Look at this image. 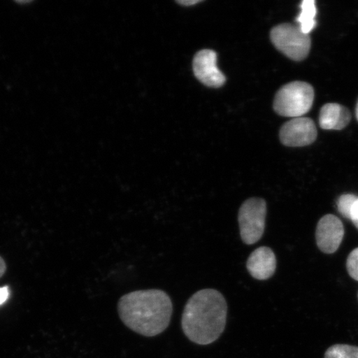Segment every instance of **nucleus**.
<instances>
[{
    "label": "nucleus",
    "mask_w": 358,
    "mask_h": 358,
    "mask_svg": "<svg viewBox=\"0 0 358 358\" xmlns=\"http://www.w3.org/2000/svg\"><path fill=\"white\" fill-rule=\"evenodd\" d=\"M301 11L296 17L299 29L302 32L310 34L315 29L317 22L315 20L317 8L315 0H303L301 6Z\"/></svg>",
    "instance_id": "nucleus-11"
},
{
    "label": "nucleus",
    "mask_w": 358,
    "mask_h": 358,
    "mask_svg": "<svg viewBox=\"0 0 358 358\" xmlns=\"http://www.w3.org/2000/svg\"><path fill=\"white\" fill-rule=\"evenodd\" d=\"M216 52L204 49L194 57V71L196 78L205 86L218 88L226 83L225 76L218 69Z\"/></svg>",
    "instance_id": "nucleus-8"
},
{
    "label": "nucleus",
    "mask_w": 358,
    "mask_h": 358,
    "mask_svg": "<svg viewBox=\"0 0 358 358\" xmlns=\"http://www.w3.org/2000/svg\"><path fill=\"white\" fill-rule=\"evenodd\" d=\"M358 196L355 194H343L336 201L338 211L343 217L350 220L353 205H355Z\"/></svg>",
    "instance_id": "nucleus-13"
},
{
    "label": "nucleus",
    "mask_w": 358,
    "mask_h": 358,
    "mask_svg": "<svg viewBox=\"0 0 358 358\" xmlns=\"http://www.w3.org/2000/svg\"><path fill=\"white\" fill-rule=\"evenodd\" d=\"M271 40L277 50L294 61L301 62L310 55L311 38L299 26L282 24L272 29Z\"/></svg>",
    "instance_id": "nucleus-4"
},
{
    "label": "nucleus",
    "mask_w": 358,
    "mask_h": 358,
    "mask_svg": "<svg viewBox=\"0 0 358 358\" xmlns=\"http://www.w3.org/2000/svg\"><path fill=\"white\" fill-rule=\"evenodd\" d=\"M350 220L358 229V199L356 200L355 205H353Z\"/></svg>",
    "instance_id": "nucleus-15"
},
{
    "label": "nucleus",
    "mask_w": 358,
    "mask_h": 358,
    "mask_svg": "<svg viewBox=\"0 0 358 358\" xmlns=\"http://www.w3.org/2000/svg\"><path fill=\"white\" fill-rule=\"evenodd\" d=\"M8 296H10V289L8 286L0 288V306L7 301Z\"/></svg>",
    "instance_id": "nucleus-16"
},
{
    "label": "nucleus",
    "mask_w": 358,
    "mask_h": 358,
    "mask_svg": "<svg viewBox=\"0 0 358 358\" xmlns=\"http://www.w3.org/2000/svg\"><path fill=\"white\" fill-rule=\"evenodd\" d=\"M347 268L349 275L358 281V248L349 254L347 259Z\"/></svg>",
    "instance_id": "nucleus-14"
},
{
    "label": "nucleus",
    "mask_w": 358,
    "mask_h": 358,
    "mask_svg": "<svg viewBox=\"0 0 358 358\" xmlns=\"http://www.w3.org/2000/svg\"><path fill=\"white\" fill-rule=\"evenodd\" d=\"M6 271V264L3 259L0 257V278L3 275Z\"/></svg>",
    "instance_id": "nucleus-18"
},
{
    "label": "nucleus",
    "mask_w": 358,
    "mask_h": 358,
    "mask_svg": "<svg viewBox=\"0 0 358 358\" xmlns=\"http://www.w3.org/2000/svg\"><path fill=\"white\" fill-rule=\"evenodd\" d=\"M356 116H357V119L358 120V101H357V106H356Z\"/></svg>",
    "instance_id": "nucleus-19"
},
{
    "label": "nucleus",
    "mask_w": 358,
    "mask_h": 358,
    "mask_svg": "<svg viewBox=\"0 0 358 358\" xmlns=\"http://www.w3.org/2000/svg\"><path fill=\"white\" fill-rule=\"evenodd\" d=\"M324 358H358V347L336 344L326 351Z\"/></svg>",
    "instance_id": "nucleus-12"
},
{
    "label": "nucleus",
    "mask_w": 358,
    "mask_h": 358,
    "mask_svg": "<svg viewBox=\"0 0 358 358\" xmlns=\"http://www.w3.org/2000/svg\"><path fill=\"white\" fill-rule=\"evenodd\" d=\"M317 136L313 120L307 117L290 120L281 127L280 140L285 146L303 147L313 144Z\"/></svg>",
    "instance_id": "nucleus-6"
},
{
    "label": "nucleus",
    "mask_w": 358,
    "mask_h": 358,
    "mask_svg": "<svg viewBox=\"0 0 358 358\" xmlns=\"http://www.w3.org/2000/svg\"><path fill=\"white\" fill-rule=\"evenodd\" d=\"M177 2L178 3L182 4V6H194V4L200 3L201 0H181V1Z\"/></svg>",
    "instance_id": "nucleus-17"
},
{
    "label": "nucleus",
    "mask_w": 358,
    "mask_h": 358,
    "mask_svg": "<svg viewBox=\"0 0 358 358\" xmlns=\"http://www.w3.org/2000/svg\"><path fill=\"white\" fill-rule=\"evenodd\" d=\"M266 201L252 198L241 206L238 222L241 240L246 245H253L261 240L266 227Z\"/></svg>",
    "instance_id": "nucleus-5"
},
{
    "label": "nucleus",
    "mask_w": 358,
    "mask_h": 358,
    "mask_svg": "<svg viewBox=\"0 0 358 358\" xmlns=\"http://www.w3.org/2000/svg\"><path fill=\"white\" fill-rule=\"evenodd\" d=\"M227 303L216 289L198 291L189 299L182 316L187 338L199 345H208L220 338L226 328Z\"/></svg>",
    "instance_id": "nucleus-2"
},
{
    "label": "nucleus",
    "mask_w": 358,
    "mask_h": 358,
    "mask_svg": "<svg viewBox=\"0 0 358 358\" xmlns=\"http://www.w3.org/2000/svg\"><path fill=\"white\" fill-rule=\"evenodd\" d=\"M31 1H17V3H30Z\"/></svg>",
    "instance_id": "nucleus-20"
},
{
    "label": "nucleus",
    "mask_w": 358,
    "mask_h": 358,
    "mask_svg": "<svg viewBox=\"0 0 358 358\" xmlns=\"http://www.w3.org/2000/svg\"><path fill=\"white\" fill-rule=\"evenodd\" d=\"M343 236V224L334 215H325L317 223L316 243L321 252L326 254H333L337 252L342 243Z\"/></svg>",
    "instance_id": "nucleus-7"
},
{
    "label": "nucleus",
    "mask_w": 358,
    "mask_h": 358,
    "mask_svg": "<svg viewBox=\"0 0 358 358\" xmlns=\"http://www.w3.org/2000/svg\"><path fill=\"white\" fill-rule=\"evenodd\" d=\"M319 120L322 129L340 131L350 122L351 114L346 107L337 103H329L322 107Z\"/></svg>",
    "instance_id": "nucleus-10"
},
{
    "label": "nucleus",
    "mask_w": 358,
    "mask_h": 358,
    "mask_svg": "<svg viewBox=\"0 0 358 358\" xmlns=\"http://www.w3.org/2000/svg\"><path fill=\"white\" fill-rule=\"evenodd\" d=\"M118 312L129 329L145 337H155L168 328L173 303L163 290H137L120 299Z\"/></svg>",
    "instance_id": "nucleus-1"
},
{
    "label": "nucleus",
    "mask_w": 358,
    "mask_h": 358,
    "mask_svg": "<svg viewBox=\"0 0 358 358\" xmlns=\"http://www.w3.org/2000/svg\"><path fill=\"white\" fill-rule=\"evenodd\" d=\"M315 91L310 84L292 82L282 87L276 93L274 110L285 117H302L312 108Z\"/></svg>",
    "instance_id": "nucleus-3"
},
{
    "label": "nucleus",
    "mask_w": 358,
    "mask_h": 358,
    "mask_svg": "<svg viewBox=\"0 0 358 358\" xmlns=\"http://www.w3.org/2000/svg\"><path fill=\"white\" fill-rule=\"evenodd\" d=\"M246 268L253 278L265 280L275 274L276 257L271 248L262 246L250 255Z\"/></svg>",
    "instance_id": "nucleus-9"
}]
</instances>
